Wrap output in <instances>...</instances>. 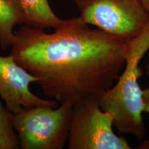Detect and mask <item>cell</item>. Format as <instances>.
<instances>
[{"mask_svg": "<svg viewBox=\"0 0 149 149\" xmlns=\"http://www.w3.org/2000/svg\"><path fill=\"white\" fill-rule=\"evenodd\" d=\"M15 35L10 55L60 103L98 98L125 66L128 44L91 29L79 16L64 19L54 33L24 25Z\"/></svg>", "mask_w": 149, "mask_h": 149, "instance_id": "1", "label": "cell"}, {"mask_svg": "<svg viewBox=\"0 0 149 149\" xmlns=\"http://www.w3.org/2000/svg\"><path fill=\"white\" fill-rule=\"evenodd\" d=\"M148 49L149 25L128 44L125 66L116 84L98 97L101 109L113 115L117 131L139 139L146 133L142 116V89L138 81L142 74L139 62Z\"/></svg>", "mask_w": 149, "mask_h": 149, "instance_id": "2", "label": "cell"}, {"mask_svg": "<svg viewBox=\"0 0 149 149\" xmlns=\"http://www.w3.org/2000/svg\"><path fill=\"white\" fill-rule=\"evenodd\" d=\"M72 104L35 106L12 113L22 149H61L68 141Z\"/></svg>", "mask_w": 149, "mask_h": 149, "instance_id": "3", "label": "cell"}, {"mask_svg": "<svg viewBox=\"0 0 149 149\" xmlns=\"http://www.w3.org/2000/svg\"><path fill=\"white\" fill-rule=\"evenodd\" d=\"M81 19L128 44L149 25L140 0H74Z\"/></svg>", "mask_w": 149, "mask_h": 149, "instance_id": "4", "label": "cell"}, {"mask_svg": "<svg viewBox=\"0 0 149 149\" xmlns=\"http://www.w3.org/2000/svg\"><path fill=\"white\" fill-rule=\"evenodd\" d=\"M113 117L100 107L97 97L72 106L68 149H130L127 140L113 130Z\"/></svg>", "mask_w": 149, "mask_h": 149, "instance_id": "5", "label": "cell"}, {"mask_svg": "<svg viewBox=\"0 0 149 149\" xmlns=\"http://www.w3.org/2000/svg\"><path fill=\"white\" fill-rule=\"evenodd\" d=\"M37 79L24 69L12 55L0 56V97L11 113L35 106L58 107V102L41 98L29 88Z\"/></svg>", "mask_w": 149, "mask_h": 149, "instance_id": "6", "label": "cell"}, {"mask_svg": "<svg viewBox=\"0 0 149 149\" xmlns=\"http://www.w3.org/2000/svg\"><path fill=\"white\" fill-rule=\"evenodd\" d=\"M23 13L24 25L36 29H57L64 19L52 10L48 0H17Z\"/></svg>", "mask_w": 149, "mask_h": 149, "instance_id": "7", "label": "cell"}, {"mask_svg": "<svg viewBox=\"0 0 149 149\" xmlns=\"http://www.w3.org/2000/svg\"><path fill=\"white\" fill-rule=\"evenodd\" d=\"M24 25L23 13L17 0H0V48L6 50L13 44L15 26Z\"/></svg>", "mask_w": 149, "mask_h": 149, "instance_id": "8", "label": "cell"}, {"mask_svg": "<svg viewBox=\"0 0 149 149\" xmlns=\"http://www.w3.org/2000/svg\"><path fill=\"white\" fill-rule=\"evenodd\" d=\"M12 117V113L0 102V149H17L19 146Z\"/></svg>", "mask_w": 149, "mask_h": 149, "instance_id": "9", "label": "cell"}, {"mask_svg": "<svg viewBox=\"0 0 149 149\" xmlns=\"http://www.w3.org/2000/svg\"><path fill=\"white\" fill-rule=\"evenodd\" d=\"M146 74L149 77V64L146 66ZM142 104L143 113L149 114V87L142 90Z\"/></svg>", "mask_w": 149, "mask_h": 149, "instance_id": "10", "label": "cell"}, {"mask_svg": "<svg viewBox=\"0 0 149 149\" xmlns=\"http://www.w3.org/2000/svg\"><path fill=\"white\" fill-rule=\"evenodd\" d=\"M140 1L144 5L145 8L149 12V0H140Z\"/></svg>", "mask_w": 149, "mask_h": 149, "instance_id": "11", "label": "cell"}]
</instances>
